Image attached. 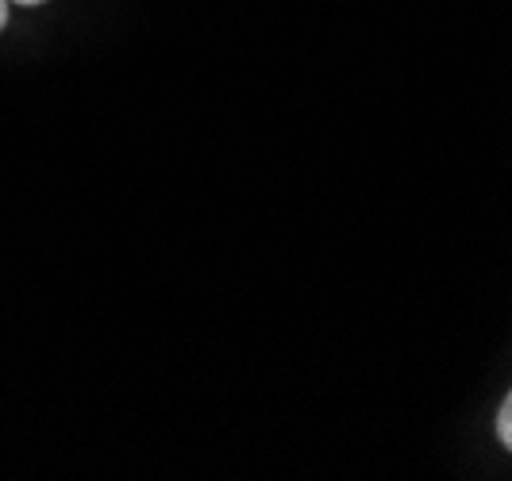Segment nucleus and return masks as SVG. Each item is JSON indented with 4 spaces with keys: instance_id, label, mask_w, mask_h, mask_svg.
<instances>
[{
    "instance_id": "1",
    "label": "nucleus",
    "mask_w": 512,
    "mask_h": 481,
    "mask_svg": "<svg viewBox=\"0 0 512 481\" xmlns=\"http://www.w3.org/2000/svg\"><path fill=\"white\" fill-rule=\"evenodd\" d=\"M497 435H501V443L512 451V389L509 397L501 401V412H497Z\"/></svg>"
},
{
    "instance_id": "2",
    "label": "nucleus",
    "mask_w": 512,
    "mask_h": 481,
    "mask_svg": "<svg viewBox=\"0 0 512 481\" xmlns=\"http://www.w3.org/2000/svg\"><path fill=\"white\" fill-rule=\"evenodd\" d=\"M4 24H8V0H0V31H4Z\"/></svg>"
},
{
    "instance_id": "3",
    "label": "nucleus",
    "mask_w": 512,
    "mask_h": 481,
    "mask_svg": "<svg viewBox=\"0 0 512 481\" xmlns=\"http://www.w3.org/2000/svg\"><path fill=\"white\" fill-rule=\"evenodd\" d=\"M8 4H27L31 8V4H47V0H8Z\"/></svg>"
}]
</instances>
